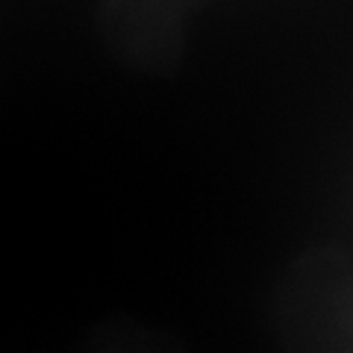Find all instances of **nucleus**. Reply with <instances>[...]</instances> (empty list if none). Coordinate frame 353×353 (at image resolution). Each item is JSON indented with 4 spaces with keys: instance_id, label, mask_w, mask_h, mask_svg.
<instances>
[]
</instances>
